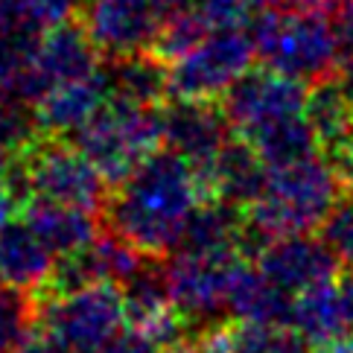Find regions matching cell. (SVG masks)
Masks as SVG:
<instances>
[{"mask_svg": "<svg viewBox=\"0 0 353 353\" xmlns=\"http://www.w3.org/2000/svg\"><path fill=\"white\" fill-rule=\"evenodd\" d=\"M205 201L193 167L161 146L132 175L111 187L103 208V228L149 257H170L181 243L187 219Z\"/></svg>", "mask_w": 353, "mask_h": 353, "instance_id": "6da1fadb", "label": "cell"}, {"mask_svg": "<svg viewBox=\"0 0 353 353\" xmlns=\"http://www.w3.org/2000/svg\"><path fill=\"white\" fill-rule=\"evenodd\" d=\"M3 184L18 208L30 199H50L103 213L111 193L103 172L73 146V141L59 134H41L23 152L12 155Z\"/></svg>", "mask_w": 353, "mask_h": 353, "instance_id": "7a4b0ae2", "label": "cell"}, {"mask_svg": "<svg viewBox=\"0 0 353 353\" xmlns=\"http://www.w3.org/2000/svg\"><path fill=\"white\" fill-rule=\"evenodd\" d=\"M260 65L307 85L333 79L342 65V47L330 18L319 9H277L257 12L248 23Z\"/></svg>", "mask_w": 353, "mask_h": 353, "instance_id": "3957f363", "label": "cell"}, {"mask_svg": "<svg viewBox=\"0 0 353 353\" xmlns=\"http://www.w3.org/2000/svg\"><path fill=\"white\" fill-rule=\"evenodd\" d=\"M161 105H137L129 99L108 97L103 108L68 141H73V146L103 172L111 187H117L143 158L163 146Z\"/></svg>", "mask_w": 353, "mask_h": 353, "instance_id": "277c9868", "label": "cell"}, {"mask_svg": "<svg viewBox=\"0 0 353 353\" xmlns=\"http://www.w3.org/2000/svg\"><path fill=\"white\" fill-rule=\"evenodd\" d=\"M35 304H39V327L73 353L105 345L125 327L123 292L117 283L82 286L77 292L41 298Z\"/></svg>", "mask_w": 353, "mask_h": 353, "instance_id": "5b68a950", "label": "cell"}, {"mask_svg": "<svg viewBox=\"0 0 353 353\" xmlns=\"http://www.w3.org/2000/svg\"><path fill=\"white\" fill-rule=\"evenodd\" d=\"M103 68V53L94 44L91 32L85 30L79 15L47 27L39 39V50L30 61V68L21 73L18 85L12 88V99L39 105L56 85L73 79H85Z\"/></svg>", "mask_w": 353, "mask_h": 353, "instance_id": "8992f818", "label": "cell"}, {"mask_svg": "<svg viewBox=\"0 0 353 353\" xmlns=\"http://www.w3.org/2000/svg\"><path fill=\"white\" fill-rule=\"evenodd\" d=\"M257 59L245 27L213 30L193 50L170 61V97L219 99Z\"/></svg>", "mask_w": 353, "mask_h": 353, "instance_id": "52a82bcc", "label": "cell"}, {"mask_svg": "<svg viewBox=\"0 0 353 353\" xmlns=\"http://www.w3.org/2000/svg\"><path fill=\"white\" fill-rule=\"evenodd\" d=\"M236 260L245 257H193L179 254V251L167 257L172 307L184 321L193 342H199L208 330L231 319L228 277Z\"/></svg>", "mask_w": 353, "mask_h": 353, "instance_id": "ba28073f", "label": "cell"}, {"mask_svg": "<svg viewBox=\"0 0 353 353\" xmlns=\"http://www.w3.org/2000/svg\"><path fill=\"white\" fill-rule=\"evenodd\" d=\"M190 0H82L77 15L103 59L152 50L161 27Z\"/></svg>", "mask_w": 353, "mask_h": 353, "instance_id": "9c48e42d", "label": "cell"}, {"mask_svg": "<svg viewBox=\"0 0 353 353\" xmlns=\"http://www.w3.org/2000/svg\"><path fill=\"white\" fill-rule=\"evenodd\" d=\"M163 114V146L179 152L190 167H210L234 134L222 99L167 97Z\"/></svg>", "mask_w": 353, "mask_h": 353, "instance_id": "30bf717a", "label": "cell"}, {"mask_svg": "<svg viewBox=\"0 0 353 353\" xmlns=\"http://www.w3.org/2000/svg\"><path fill=\"white\" fill-rule=\"evenodd\" d=\"M307 94H310L307 82L260 65V68H248L219 99L234 132L243 134L272 117L304 111Z\"/></svg>", "mask_w": 353, "mask_h": 353, "instance_id": "8fae6325", "label": "cell"}, {"mask_svg": "<svg viewBox=\"0 0 353 353\" xmlns=\"http://www.w3.org/2000/svg\"><path fill=\"white\" fill-rule=\"evenodd\" d=\"M254 263L289 295H301L312 286L330 283L342 272L333 251L321 243V236H310V231L272 239L254 257Z\"/></svg>", "mask_w": 353, "mask_h": 353, "instance_id": "7c38bea8", "label": "cell"}, {"mask_svg": "<svg viewBox=\"0 0 353 353\" xmlns=\"http://www.w3.org/2000/svg\"><path fill=\"white\" fill-rule=\"evenodd\" d=\"M193 172L205 201L222 199L236 208L254 205L269 184V167L254 152V146L236 132L228 137V143L222 146V152L210 167H193Z\"/></svg>", "mask_w": 353, "mask_h": 353, "instance_id": "4fadbf2b", "label": "cell"}, {"mask_svg": "<svg viewBox=\"0 0 353 353\" xmlns=\"http://www.w3.org/2000/svg\"><path fill=\"white\" fill-rule=\"evenodd\" d=\"M21 219L39 234L41 243L56 257L73 254L103 234V216L77 205H61L50 199H30L18 208Z\"/></svg>", "mask_w": 353, "mask_h": 353, "instance_id": "5bb4252c", "label": "cell"}, {"mask_svg": "<svg viewBox=\"0 0 353 353\" xmlns=\"http://www.w3.org/2000/svg\"><path fill=\"white\" fill-rule=\"evenodd\" d=\"M295 295L266 277L257 263L236 260L228 277V312L236 321H260V324H289L292 321Z\"/></svg>", "mask_w": 353, "mask_h": 353, "instance_id": "9a60e30c", "label": "cell"}, {"mask_svg": "<svg viewBox=\"0 0 353 353\" xmlns=\"http://www.w3.org/2000/svg\"><path fill=\"white\" fill-rule=\"evenodd\" d=\"M53 266L56 254L21 216H12L0 225V269H3L9 286L30 295L41 292Z\"/></svg>", "mask_w": 353, "mask_h": 353, "instance_id": "2e32d148", "label": "cell"}, {"mask_svg": "<svg viewBox=\"0 0 353 353\" xmlns=\"http://www.w3.org/2000/svg\"><path fill=\"white\" fill-rule=\"evenodd\" d=\"M239 231H243V208L228 205L222 199L201 201L187 219V228L175 251L193 257H243Z\"/></svg>", "mask_w": 353, "mask_h": 353, "instance_id": "e0dca14e", "label": "cell"}, {"mask_svg": "<svg viewBox=\"0 0 353 353\" xmlns=\"http://www.w3.org/2000/svg\"><path fill=\"white\" fill-rule=\"evenodd\" d=\"M105 99H108V85L103 77V68H99L94 77L56 85L35 105V114H39V125L44 134L70 137L82 123H88L103 108Z\"/></svg>", "mask_w": 353, "mask_h": 353, "instance_id": "ac0fdd59", "label": "cell"}, {"mask_svg": "<svg viewBox=\"0 0 353 353\" xmlns=\"http://www.w3.org/2000/svg\"><path fill=\"white\" fill-rule=\"evenodd\" d=\"M103 77L108 97L129 99L137 105H161L170 97V65L152 50L103 59Z\"/></svg>", "mask_w": 353, "mask_h": 353, "instance_id": "d6986e66", "label": "cell"}, {"mask_svg": "<svg viewBox=\"0 0 353 353\" xmlns=\"http://www.w3.org/2000/svg\"><path fill=\"white\" fill-rule=\"evenodd\" d=\"M239 137L254 146V152L263 158L269 170L286 167V163L304 161L310 155H319V137L307 117V111H295V114H281L266 123L254 125V129L243 132Z\"/></svg>", "mask_w": 353, "mask_h": 353, "instance_id": "ffe728a7", "label": "cell"}, {"mask_svg": "<svg viewBox=\"0 0 353 353\" xmlns=\"http://www.w3.org/2000/svg\"><path fill=\"white\" fill-rule=\"evenodd\" d=\"M304 111L315 129V137H319V152L330 163L339 161L353 141V108L345 99L336 77L310 85Z\"/></svg>", "mask_w": 353, "mask_h": 353, "instance_id": "44dd1931", "label": "cell"}, {"mask_svg": "<svg viewBox=\"0 0 353 353\" xmlns=\"http://www.w3.org/2000/svg\"><path fill=\"white\" fill-rule=\"evenodd\" d=\"M336 281L312 286L307 292L295 295L292 321L289 324H292L295 330H301V336H304L312 347L347 339V324H345V312H342V301H339Z\"/></svg>", "mask_w": 353, "mask_h": 353, "instance_id": "7402d4cb", "label": "cell"}, {"mask_svg": "<svg viewBox=\"0 0 353 353\" xmlns=\"http://www.w3.org/2000/svg\"><path fill=\"white\" fill-rule=\"evenodd\" d=\"M219 336L234 353H312L310 342L292 324H260V321H225Z\"/></svg>", "mask_w": 353, "mask_h": 353, "instance_id": "603a6c76", "label": "cell"}, {"mask_svg": "<svg viewBox=\"0 0 353 353\" xmlns=\"http://www.w3.org/2000/svg\"><path fill=\"white\" fill-rule=\"evenodd\" d=\"M39 327V304L15 286L0 289V353H15Z\"/></svg>", "mask_w": 353, "mask_h": 353, "instance_id": "cb8c5ba5", "label": "cell"}, {"mask_svg": "<svg viewBox=\"0 0 353 353\" xmlns=\"http://www.w3.org/2000/svg\"><path fill=\"white\" fill-rule=\"evenodd\" d=\"M315 231H319L321 243L333 251L339 266L353 272V187H345Z\"/></svg>", "mask_w": 353, "mask_h": 353, "instance_id": "d4e9b609", "label": "cell"}, {"mask_svg": "<svg viewBox=\"0 0 353 353\" xmlns=\"http://www.w3.org/2000/svg\"><path fill=\"white\" fill-rule=\"evenodd\" d=\"M41 134L44 132L39 125L35 105L21 103V99H12V97H0V146L9 155L23 152Z\"/></svg>", "mask_w": 353, "mask_h": 353, "instance_id": "484cf974", "label": "cell"}, {"mask_svg": "<svg viewBox=\"0 0 353 353\" xmlns=\"http://www.w3.org/2000/svg\"><path fill=\"white\" fill-rule=\"evenodd\" d=\"M190 9L201 18V23L213 30L245 27L251 9L245 0H190Z\"/></svg>", "mask_w": 353, "mask_h": 353, "instance_id": "4316f807", "label": "cell"}, {"mask_svg": "<svg viewBox=\"0 0 353 353\" xmlns=\"http://www.w3.org/2000/svg\"><path fill=\"white\" fill-rule=\"evenodd\" d=\"M85 353H161V345L152 336H146V333L125 324L123 330L117 336H111L105 345H99L94 350H85Z\"/></svg>", "mask_w": 353, "mask_h": 353, "instance_id": "83f0119b", "label": "cell"}, {"mask_svg": "<svg viewBox=\"0 0 353 353\" xmlns=\"http://www.w3.org/2000/svg\"><path fill=\"white\" fill-rule=\"evenodd\" d=\"M15 353H73V350L61 345L56 336H50L47 330H41V327H35V330L30 333V339Z\"/></svg>", "mask_w": 353, "mask_h": 353, "instance_id": "f1b7e54d", "label": "cell"}, {"mask_svg": "<svg viewBox=\"0 0 353 353\" xmlns=\"http://www.w3.org/2000/svg\"><path fill=\"white\" fill-rule=\"evenodd\" d=\"M336 82H339V88H342V94H345V99L350 103V108H353V56H347L342 65H339Z\"/></svg>", "mask_w": 353, "mask_h": 353, "instance_id": "f546056e", "label": "cell"}, {"mask_svg": "<svg viewBox=\"0 0 353 353\" xmlns=\"http://www.w3.org/2000/svg\"><path fill=\"white\" fill-rule=\"evenodd\" d=\"M333 167L339 172V179L345 181V187H353V141L347 143V149L342 152V158L333 161Z\"/></svg>", "mask_w": 353, "mask_h": 353, "instance_id": "4dcf8cb0", "label": "cell"}, {"mask_svg": "<svg viewBox=\"0 0 353 353\" xmlns=\"http://www.w3.org/2000/svg\"><path fill=\"white\" fill-rule=\"evenodd\" d=\"M251 12H277V9H295L301 0H245Z\"/></svg>", "mask_w": 353, "mask_h": 353, "instance_id": "1f68e13d", "label": "cell"}, {"mask_svg": "<svg viewBox=\"0 0 353 353\" xmlns=\"http://www.w3.org/2000/svg\"><path fill=\"white\" fill-rule=\"evenodd\" d=\"M15 199H12L9 187L3 184V179H0V225H3L6 219H12V210H15Z\"/></svg>", "mask_w": 353, "mask_h": 353, "instance_id": "d6a6232c", "label": "cell"}, {"mask_svg": "<svg viewBox=\"0 0 353 353\" xmlns=\"http://www.w3.org/2000/svg\"><path fill=\"white\" fill-rule=\"evenodd\" d=\"M161 353H205V350H201V345L193 342V339H184V342H175V345L161 347Z\"/></svg>", "mask_w": 353, "mask_h": 353, "instance_id": "836d02e7", "label": "cell"}, {"mask_svg": "<svg viewBox=\"0 0 353 353\" xmlns=\"http://www.w3.org/2000/svg\"><path fill=\"white\" fill-rule=\"evenodd\" d=\"M312 353H353V342L342 339V342H330V345H319Z\"/></svg>", "mask_w": 353, "mask_h": 353, "instance_id": "e575fe53", "label": "cell"}, {"mask_svg": "<svg viewBox=\"0 0 353 353\" xmlns=\"http://www.w3.org/2000/svg\"><path fill=\"white\" fill-rule=\"evenodd\" d=\"M301 6L304 9H319V0H301Z\"/></svg>", "mask_w": 353, "mask_h": 353, "instance_id": "d590c367", "label": "cell"}, {"mask_svg": "<svg viewBox=\"0 0 353 353\" xmlns=\"http://www.w3.org/2000/svg\"><path fill=\"white\" fill-rule=\"evenodd\" d=\"M3 286H9V283H6V274H3V269H0V289H3Z\"/></svg>", "mask_w": 353, "mask_h": 353, "instance_id": "8d00e7d4", "label": "cell"}]
</instances>
